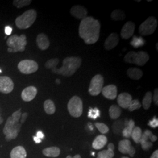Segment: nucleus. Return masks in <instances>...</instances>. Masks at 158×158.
<instances>
[{
    "instance_id": "17",
    "label": "nucleus",
    "mask_w": 158,
    "mask_h": 158,
    "mask_svg": "<svg viewBox=\"0 0 158 158\" xmlns=\"http://www.w3.org/2000/svg\"><path fill=\"white\" fill-rule=\"evenodd\" d=\"M102 92L103 96L110 100H114L117 97V88L115 85H108L103 87Z\"/></svg>"
},
{
    "instance_id": "5",
    "label": "nucleus",
    "mask_w": 158,
    "mask_h": 158,
    "mask_svg": "<svg viewBox=\"0 0 158 158\" xmlns=\"http://www.w3.org/2000/svg\"><path fill=\"white\" fill-rule=\"evenodd\" d=\"M68 109L70 115L75 118L80 117L83 113V102L78 96H73L68 104Z\"/></svg>"
},
{
    "instance_id": "11",
    "label": "nucleus",
    "mask_w": 158,
    "mask_h": 158,
    "mask_svg": "<svg viewBox=\"0 0 158 158\" xmlns=\"http://www.w3.org/2000/svg\"><path fill=\"white\" fill-rule=\"evenodd\" d=\"M119 151L124 154H128L131 157H134L135 153V149L131 145V142L129 139H124L119 142Z\"/></svg>"
},
{
    "instance_id": "6",
    "label": "nucleus",
    "mask_w": 158,
    "mask_h": 158,
    "mask_svg": "<svg viewBox=\"0 0 158 158\" xmlns=\"http://www.w3.org/2000/svg\"><path fill=\"white\" fill-rule=\"evenodd\" d=\"M158 26L157 19L153 16L148 18L142 23L139 28V32L142 36H148L153 34Z\"/></svg>"
},
{
    "instance_id": "41",
    "label": "nucleus",
    "mask_w": 158,
    "mask_h": 158,
    "mask_svg": "<svg viewBox=\"0 0 158 158\" xmlns=\"http://www.w3.org/2000/svg\"><path fill=\"white\" fill-rule=\"evenodd\" d=\"M148 125L152 127L153 128H155L158 127V118L156 117H154L153 118L149 121Z\"/></svg>"
},
{
    "instance_id": "4",
    "label": "nucleus",
    "mask_w": 158,
    "mask_h": 158,
    "mask_svg": "<svg viewBox=\"0 0 158 158\" xmlns=\"http://www.w3.org/2000/svg\"><path fill=\"white\" fill-rule=\"evenodd\" d=\"M8 46L12 48L13 52H23L25 51V46L27 44V37L25 35L18 36L17 35L11 36L6 41Z\"/></svg>"
},
{
    "instance_id": "55",
    "label": "nucleus",
    "mask_w": 158,
    "mask_h": 158,
    "mask_svg": "<svg viewBox=\"0 0 158 158\" xmlns=\"http://www.w3.org/2000/svg\"><path fill=\"white\" fill-rule=\"evenodd\" d=\"M128 158V157H123V158Z\"/></svg>"
},
{
    "instance_id": "31",
    "label": "nucleus",
    "mask_w": 158,
    "mask_h": 158,
    "mask_svg": "<svg viewBox=\"0 0 158 158\" xmlns=\"http://www.w3.org/2000/svg\"><path fill=\"white\" fill-rule=\"evenodd\" d=\"M111 17L114 21H123L125 19L126 15L124 12L120 10H115L112 12Z\"/></svg>"
},
{
    "instance_id": "47",
    "label": "nucleus",
    "mask_w": 158,
    "mask_h": 158,
    "mask_svg": "<svg viewBox=\"0 0 158 158\" xmlns=\"http://www.w3.org/2000/svg\"><path fill=\"white\" fill-rule=\"evenodd\" d=\"M151 158H158V150H156L153 153L152 155L151 156Z\"/></svg>"
},
{
    "instance_id": "56",
    "label": "nucleus",
    "mask_w": 158,
    "mask_h": 158,
    "mask_svg": "<svg viewBox=\"0 0 158 158\" xmlns=\"http://www.w3.org/2000/svg\"><path fill=\"white\" fill-rule=\"evenodd\" d=\"M1 72H2V71H1V69H0V73H1Z\"/></svg>"
},
{
    "instance_id": "22",
    "label": "nucleus",
    "mask_w": 158,
    "mask_h": 158,
    "mask_svg": "<svg viewBox=\"0 0 158 158\" xmlns=\"http://www.w3.org/2000/svg\"><path fill=\"white\" fill-rule=\"evenodd\" d=\"M27 155V152L22 146L15 147L10 153L11 158H26Z\"/></svg>"
},
{
    "instance_id": "43",
    "label": "nucleus",
    "mask_w": 158,
    "mask_h": 158,
    "mask_svg": "<svg viewBox=\"0 0 158 158\" xmlns=\"http://www.w3.org/2000/svg\"><path fill=\"white\" fill-rule=\"evenodd\" d=\"M158 89H156L154 91V96H153V102L154 103L158 106Z\"/></svg>"
},
{
    "instance_id": "48",
    "label": "nucleus",
    "mask_w": 158,
    "mask_h": 158,
    "mask_svg": "<svg viewBox=\"0 0 158 158\" xmlns=\"http://www.w3.org/2000/svg\"><path fill=\"white\" fill-rule=\"evenodd\" d=\"M34 140L37 143H39L41 142V141H42V139H40V138H39L37 136H34Z\"/></svg>"
},
{
    "instance_id": "8",
    "label": "nucleus",
    "mask_w": 158,
    "mask_h": 158,
    "mask_svg": "<svg viewBox=\"0 0 158 158\" xmlns=\"http://www.w3.org/2000/svg\"><path fill=\"white\" fill-rule=\"evenodd\" d=\"M18 68L22 73L29 74L38 70V64L32 60H23L18 63Z\"/></svg>"
},
{
    "instance_id": "20",
    "label": "nucleus",
    "mask_w": 158,
    "mask_h": 158,
    "mask_svg": "<svg viewBox=\"0 0 158 158\" xmlns=\"http://www.w3.org/2000/svg\"><path fill=\"white\" fill-rule=\"evenodd\" d=\"M36 44L38 48L42 51H45L50 45V42L45 34H40L36 38Z\"/></svg>"
},
{
    "instance_id": "49",
    "label": "nucleus",
    "mask_w": 158,
    "mask_h": 158,
    "mask_svg": "<svg viewBox=\"0 0 158 158\" xmlns=\"http://www.w3.org/2000/svg\"><path fill=\"white\" fill-rule=\"evenodd\" d=\"M114 145H113V143H109L108 145V149H111V150H112V151H114Z\"/></svg>"
},
{
    "instance_id": "42",
    "label": "nucleus",
    "mask_w": 158,
    "mask_h": 158,
    "mask_svg": "<svg viewBox=\"0 0 158 158\" xmlns=\"http://www.w3.org/2000/svg\"><path fill=\"white\" fill-rule=\"evenodd\" d=\"M18 132H17L11 133L8 135L6 136V141H10L12 139H15L18 136Z\"/></svg>"
},
{
    "instance_id": "30",
    "label": "nucleus",
    "mask_w": 158,
    "mask_h": 158,
    "mask_svg": "<svg viewBox=\"0 0 158 158\" xmlns=\"http://www.w3.org/2000/svg\"><path fill=\"white\" fill-rule=\"evenodd\" d=\"M152 93L151 91H148L145 94V97L142 100V106L145 110L149 109L152 102Z\"/></svg>"
},
{
    "instance_id": "46",
    "label": "nucleus",
    "mask_w": 158,
    "mask_h": 158,
    "mask_svg": "<svg viewBox=\"0 0 158 158\" xmlns=\"http://www.w3.org/2000/svg\"><path fill=\"white\" fill-rule=\"evenodd\" d=\"M36 136L38 137L40 139H43L44 138V134H43V132L42 131H38L37 132V136Z\"/></svg>"
},
{
    "instance_id": "9",
    "label": "nucleus",
    "mask_w": 158,
    "mask_h": 158,
    "mask_svg": "<svg viewBox=\"0 0 158 158\" xmlns=\"http://www.w3.org/2000/svg\"><path fill=\"white\" fill-rule=\"evenodd\" d=\"M157 138V136L154 135L151 131L146 130L142 135L139 143L141 144L142 148L144 151H147L152 147V142L156 141Z\"/></svg>"
},
{
    "instance_id": "45",
    "label": "nucleus",
    "mask_w": 158,
    "mask_h": 158,
    "mask_svg": "<svg viewBox=\"0 0 158 158\" xmlns=\"http://www.w3.org/2000/svg\"><path fill=\"white\" fill-rule=\"evenodd\" d=\"M12 29L10 26H7L5 28V33L6 35H10L12 33Z\"/></svg>"
},
{
    "instance_id": "29",
    "label": "nucleus",
    "mask_w": 158,
    "mask_h": 158,
    "mask_svg": "<svg viewBox=\"0 0 158 158\" xmlns=\"http://www.w3.org/2000/svg\"><path fill=\"white\" fill-rule=\"evenodd\" d=\"M142 135V132L141 129L138 127H136L132 131L131 136L132 137L134 141L136 143L138 144L140 143Z\"/></svg>"
},
{
    "instance_id": "33",
    "label": "nucleus",
    "mask_w": 158,
    "mask_h": 158,
    "mask_svg": "<svg viewBox=\"0 0 158 158\" xmlns=\"http://www.w3.org/2000/svg\"><path fill=\"white\" fill-rule=\"evenodd\" d=\"M114 156V151L108 149L107 150H104L98 153L97 158H113Z\"/></svg>"
},
{
    "instance_id": "28",
    "label": "nucleus",
    "mask_w": 158,
    "mask_h": 158,
    "mask_svg": "<svg viewBox=\"0 0 158 158\" xmlns=\"http://www.w3.org/2000/svg\"><path fill=\"white\" fill-rule=\"evenodd\" d=\"M124 123L122 119H119L114 123L112 128L114 134L119 135L122 134V131L124 128Z\"/></svg>"
},
{
    "instance_id": "35",
    "label": "nucleus",
    "mask_w": 158,
    "mask_h": 158,
    "mask_svg": "<svg viewBox=\"0 0 158 158\" xmlns=\"http://www.w3.org/2000/svg\"><path fill=\"white\" fill-rule=\"evenodd\" d=\"M31 0H15L13 1V4L18 8H23L25 6L29 5L31 3Z\"/></svg>"
},
{
    "instance_id": "18",
    "label": "nucleus",
    "mask_w": 158,
    "mask_h": 158,
    "mask_svg": "<svg viewBox=\"0 0 158 158\" xmlns=\"http://www.w3.org/2000/svg\"><path fill=\"white\" fill-rule=\"evenodd\" d=\"M70 13L74 17L81 20L85 18L88 14L87 9L81 6H73L70 10Z\"/></svg>"
},
{
    "instance_id": "13",
    "label": "nucleus",
    "mask_w": 158,
    "mask_h": 158,
    "mask_svg": "<svg viewBox=\"0 0 158 158\" xmlns=\"http://www.w3.org/2000/svg\"><path fill=\"white\" fill-rule=\"evenodd\" d=\"M149 59V56L148 53L143 51H139L135 52L132 64H135L138 66H144Z\"/></svg>"
},
{
    "instance_id": "24",
    "label": "nucleus",
    "mask_w": 158,
    "mask_h": 158,
    "mask_svg": "<svg viewBox=\"0 0 158 158\" xmlns=\"http://www.w3.org/2000/svg\"><path fill=\"white\" fill-rule=\"evenodd\" d=\"M127 73L130 79L136 80L141 79L143 76L142 71L138 68H130L128 69Z\"/></svg>"
},
{
    "instance_id": "52",
    "label": "nucleus",
    "mask_w": 158,
    "mask_h": 158,
    "mask_svg": "<svg viewBox=\"0 0 158 158\" xmlns=\"http://www.w3.org/2000/svg\"><path fill=\"white\" fill-rule=\"evenodd\" d=\"M56 83L57 85H59L60 83V79H56Z\"/></svg>"
},
{
    "instance_id": "21",
    "label": "nucleus",
    "mask_w": 158,
    "mask_h": 158,
    "mask_svg": "<svg viewBox=\"0 0 158 158\" xmlns=\"http://www.w3.org/2000/svg\"><path fill=\"white\" fill-rule=\"evenodd\" d=\"M107 138L104 135L97 136L92 143V147L95 149H101L107 144Z\"/></svg>"
},
{
    "instance_id": "15",
    "label": "nucleus",
    "mask_w": 158,
    "mask_h": 158,
    "mask_svg": "<svg viewBox=\"0 0 158 158\" xmlns=\"http://www.w3.org/2000/svg\"><path fill=\"white\" fill-rule=\"evenodd\" d=\"M38 93L37 89L34 86H29L22 92L21 97L24 102H29L34 100Z\"/></svg>"
},
{
    "instance_id": "51",
    "label": "nucleus",
    "mask_w": 158,
    "mask_h": 158,
    "mask_svg": "<svg viewBox=\"0 0 158 158\" xmlns=\"http://www.w3.org/2000/svg\"><path fill=\"white\" fill-rule=\"evenodd\" d=\"M3 121H4V120H3V118H2L1 114V113H0V125L1 124L3 123Z\"/></svg>"
},
{
    "instance_id": "32",
    "label": "nucleus",
    "mask_w": 158,
    "mask_h": 158,
    "mask_svg": "<svg viewBox=\"0 0 158 158\" xmlns=\"http://www.w3.org/2000/svg\"><path fill=\"white\" fill-rule=\"evenodd\" d=\"M130 44L134 48H139L140 46L144 45L145 44V41L142 37H137L134 36Z\"/></svg>"
},
{
    "instance_id": "34",
    "label": "nucleus",
    "mask_w": 158,
    "mask_h": 158,
    "mask_svg": "<svg viewBox=\"0 0 158 158\" xmlns=\"http://www.w3.org/2000/svg\"><path fill=\"white\" fill-rule=\"evenodd\" d=\"M100 117V111L97 108H90L89 113H88V117L93 119H96Z\"/></svg>"
},
{
    "instance_id": "10",
    "label": "nucleus",
    "mask_w": 158,
    "mask_h": 158,
    "mask_svg": "<svg viewBox=\"0 0 158 158\" xmlns=\"http://www.w3.org/2000/svg\"><path fill=\"white\" fill-rule=\"evenodd\" d=\"M21 127V124L15 122L12 117H8L6 122L5 127L3 130V132L5 135L6 136L11 133L17 132L19 133Z\"/></svg>"
},
{
    "instance_id": "38",
    "label": "nucleus",
    "mask_w": 158,
    "mask_h": 158,
    "mask_svg": "<svg viewBox=\"0 0 158 158\" xmlns=\"http://www.w3.org/2000/svg\"><path fill=\"white\" fill-rule=\"evenodd\" d=\"M95 126L96 128L98 129V130L102 134H107L108 131H109V128L107 126L103 123H96L95 124Z\"/></svg>"
},
{
    "instance_id": "40",
    "label": "nucleus",
    "mask_w": 158,
    "mask_h": 158,
    "mask_svg": "<svg viewBox=\"0 0 158 158\" xmlns=\"http://www.w3.org/2000/svg\"><path fill=\"white\" fill-rule=\"evenodd\" d=\"M21 115H22V113H21V109L18 110L17 111L14 112V113L12 114V118H13V119L17 122V123H19L20 119H21Z\"/></svg>"
},
{
    "instance_id": "12",
    "label": "nucleus",
    "mask_w": 158,
    "mask_h": 158,
    "mask_svg": "<svg viewBox=\"0 0 158 158\" xmlns=\"http://www.w3.org/2000/svg\"><path fill=\"white\" fill-rule=\"evenodd\" d=\"M14 85L11 79L7 76H0V92L8 94L14 89Z\"/></svg>"
},
{
    "instance_id": "19",
    "label": "nucleus",
    "mask_w": 158,
    "mask_h": 158,
    "mask_svg": "<svg viewBox=\"0 0 158 158\" xmlns=\"http://www.w3.org/2000/svg\"><path fill=\"white\" fill-rule=\"evenodd\" d=\"M132 100V96L127 93H121L117 98V102L119 107L123 108H128Z\"/></svg>"
},
{
    "instance_id": "26",
    "label": "nucleus",
    "mask_w": 158,
    "mask_h": 158,
    "mask_svg": "<svg viewBox=\"0 0 158 158\" xmlns=\"http://www.w3.org/2000/svg\"><path fill=\"white\" fill-rule=\"evenodd\" d=\"M121 114V110L117 105L111 106L109 109V115L110 118L113 119L118 118Z\"/></svg>"
},
{
    "instance_id": "2",
    "label": "nucleus",
    "mask_w": 158,
    "mask_h": 158,
    "mask_svg": "<svg viewBox=\"0 0 158 158\" xmlns=\"http://www.w3.org/2000/svg\"><path fill=\"white\" fill-rule=\"evenodd\" d=\"M81 64V59L79 57H68L63 61V66L60 69L55 68L52 72L63 76L70 77L73 75Z\"/></svg>"
},
{
    "instance_id": "44",
    "label": "nucleus",
    "mask_w": 158,
    "mask_h": 158,
    "mask_svg": "<svg viewBox=\"0 0 158 158\" xmlns=\"http://www.w3.org/2000/svg\"><path fill=\"white\" fill-rule=\"evenodd\" d=\"M28 116V114L27 113H24L22 114L21 117V120H20V123H21V124L25 122Z\"/></svg>"
},
{
    "instance_id": "54",
    "label": "nucleus",
    "mask_w": 158,
    "mask_h": 158,
    "mask_svg": "<svg viewBox=\"0 0 158 158\" xmlns=\"http://www.w3.org/2000/svg\"><path fill=\"white\" fill-rule=\"evenodd\" d=\"M92 155H93V156H94V152H92Z\"/></svg>"
},
{
    "instance_id": "50",
    "label": "nucleus",
    "mask_w": 158,
    "mask_h": 158,
    "mask_svg": "<svg viewBox=\"0 0 158 158\" xmlns=\"http://www.w3.org/2000/svg\"><path fill=\"white\" fill-rule=\"evenodd\" d=\"M66 158H81V156H80V155H75L73 157H72L71 156L69 155V156H68L66 157Z\"/></svg>"
},
{
    "instance_id": "7",
    "label": "nucleus",
    "mask_w": 158,
    "mask_h": 158,
    "mask_svg": "<svg viewBox=\"0 0 158 158\" xmlns=\"http://www.w3.org/2000/svg\"><path fill=\"white\" fill-rule=\"evenodd\" d=\"M104 78L100 74H97L94 76L90 81L89 92L93 96H98L103 88Z\"/></svg>"
},
{
    "instance_id": "23",
    "label": "nucleus",
    "mask_w": 158,
    "mask_h": 158,
    "mask_svg": "<svg viewBox=\"0 0 158 158\" xmlns=\"http://www.w3.org/2000/svg\"><path fill=\"white\" fill-rule=\"evenodd\" d=\"M43 154L47 157L56 158L59 156L60 153V150L57 147H53L46 148L42 151Z\"/></svg>"
},
{
    "instance_id": "3",
    "label": "nucleus",
    "mask_w": 158,
    "mask_h": 158,
    "mask_svg": "<svg viewBox=\"0 0 158 158\" xmlns=\"http://www.w3.org/2000/svg\"><path fill=\"white\" fill-rule=\"evenodd\" d=\"M37 17V12L33 9L29 10L17 17L15 24L17 27L21 29H28L33 25Z\"/></svg>"
},
{
    "instance_id": "36",
    "label": "nucleus",
    "mask_w": 158,
    "mask_h": 158,
    "mask_svg": "<svg viewBox=\"0 0 158 158\" xmlns=\"http://www.w3.org/2000/svg\"><path fill=\"white\" fill-rule=\"evenodd\" d=\"M59 63V59L57 58L52 59L47 61L45 63V67L47 69H51L52 70L56 68L57 65Z\"/></svg>"
},
{
    "instance_id": "1",
    "label": "nucleus",
    "mask_w": 158,
    "mask_h": 158,
    "mask_svg": "<svg viewBox=\"0 0 158 158\" xmlns=\"http://www.w3.org/2000/svg\"><path fill=\"white\" fill-rule=\"evenodd\" d=\"M100 23L92 17H87L81 21L79 26L80 37L87 45L94 44L100 37Z\"/></svg>"
},
{
    "instance_id": "14",
    "label": "nucleus",
    "mask_w": 158,
    "mask_h": 158,
    "mask_svg": "<svg viewBox=\"0 0 158 158\" xmlns=\"http://www.w3.org/2000/svg\"><path fill=\"white\" fill-rule=\"evenodd\" d=\"M135 28V24L132 22L128 21L125 23L121 31V36L123 39L128 40L132 36Z\"/></svg>"
},
{
    "instance_id": "25",
    "label": "nucleus",
    "mask_w": 158,
    "mask_h": 158,
    "mask_svg": "<svg viewBox=\"0 0 158 158\" xmlns=\"http://www.w3.org/2000/svg\"><path fill=\"white\" fill-rule=\"evenodd\" d=\"M134 128H135V122L132 119H131L128 121V125L126 127H125L124 128L122 131L123 136L126 138H130Z\"/></svg>"
},
{
    "instance_id": "53",
    "label": "nucleus",
    "mask_w": 158,
    "mask_h": 158,
    "mask_svg": "<svg viewBox=\"0 0 158 158\" xmlns=\"http://www.w3.org/2000/svg\"><path fill=\"white\" fill-rule=\"evenodd\" d=\"M8 52H13V50H12V48H9L8 49Z\"/></svg>"
},
{
    "instance_id": "39",
    "label": "nucleus",
    "mask_w": 158,
    "mask_h": 158,
    "mask_svg": "<svg viewBox=\"0 0 158 158\" xmlns=\"http://www.w3.org/2000/svg\"><path fill=\"white\" fill-rule=\"evenodd\" d=\"M135 53V52H134V51H130V52H129L125 56V62L126 63H128L132 64V60H133V57H134V55Z\"/></svg>"
},
{
    "instance_id": "37",
    "label": "nucleus",
    "mask_w": 158,
    "mask_h": 158,
    "mask_svg": "<svg viewBox=\"0 0 158 158\" xmlns=\"http://www.w3.org/2000/svg\"><path fill=\"white\" fill-rule=\"evenodd\" d=\"M141 106V104L138 100H132L128 107V110L130 111H134L136 110L139 109Z\"/></svg>"
},
{
    "instance_id": "27",
    "label": "nucleus",
    "mask_w": 158,
    "mask_h": 158,
    "mask_svg": "<svg viewBox=\"0 0 158 158\" xmlns=\"http://www.w3.org/2000/svg\"><path fill=\"white\" fill-rule=\"evenodd\" d=\"M44 110L46 114L49 115L53 114L56 111V107L53 101L51 100H47L44 102Z\"/></svg>"
},
{
    "instance_id": "16",
    "label": "nucleus",
    "mask_w": 158,
    "mask_h": 158,
    "mask_svg": "<svg viewBox=\"0 0 158 158\" xmlns=\"http://www.w3.org/2000/svg\"><path fill=\"white\" fill-rule=\"evenodd\" d=\"M119 39L118 35L116 33L110 34L104 43V48L106 50L110 51L114 49L118 44Z\"/></svg>"
}]
</instances>
